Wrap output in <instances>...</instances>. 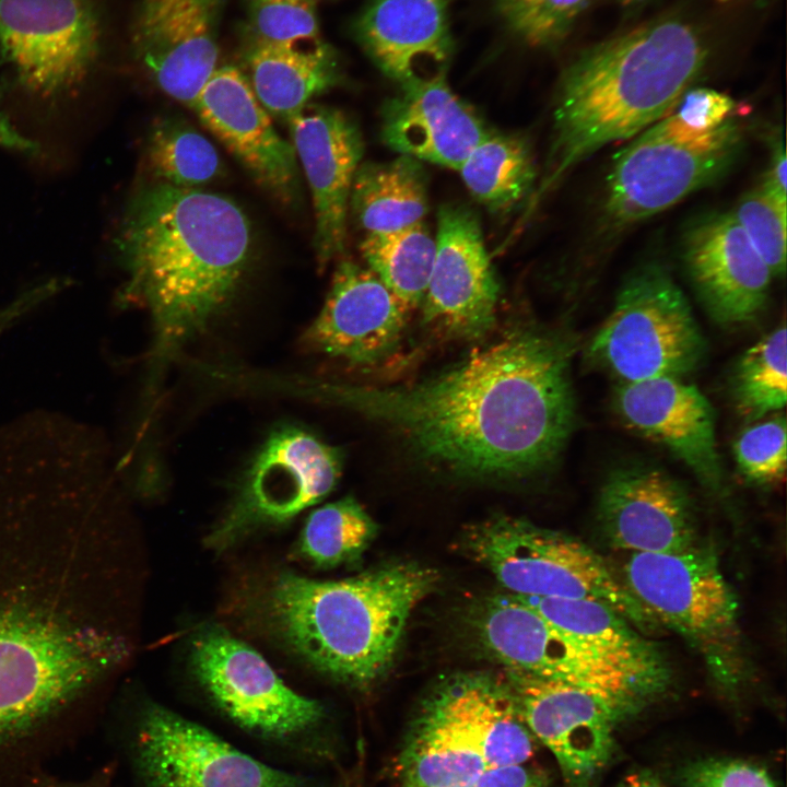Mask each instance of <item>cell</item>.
<instances>
[{
    "label": "cell",
    "mask_w": 787,
    "mask_h": 787,
    "mask_svg": "<svg viewBox=\"0 0 787 787\" xmlns=\"http://www.w3.org/2000/svg\"><path fill=\"white\" fill-rule=\"evenodd\" d=\"M575 350L567 333L529 325L412 385L282 376L278 390L374 420L455 474L524 478L554 463L575 427Z\"/></svg>",
    "instance_id": "6da1fadb"
},
{
    "label": "cell",
    "mask_w": 787,
    "mask_h": 787,
    "mask_svg": "<svg viewBox=\"0 0 787 787\" xmlns=\"http://www.w3.org/2000/svg\"><path fill=\"white\" fill-rule=\"evenodd\" d=\"M115 244L121 298L151 315L153 393L181 348L235 297L251 261V225L224 195L154 181L130 200Z\"/></svg>",
    "instance_id": "7a4b0ae2"
},
{
    "label": "cell",
    "mask_w": 787,
    "mask_h": 787,
    "mask_svg": "<svg viewBox=\"0 0 787 787\" xmlns=\"http://www.w3.org/2000/svg\"><path fill=\"white\" fill-rule=\"evenodd\" d=\"M707 55L698 31L676 17L649 22L580 52L561 77L551 144L521 223L582 161L669 114Z\"/></svg>",
    "instance_id": "3957f363"
},
{
    "label": "cell",
    "mask_w": 787,
    "mask_h": 787,
    "mask_svg": "<svg viewBox=\"0 0 787 787\" xmlns=\"http://www.w3.org/2000/svg\"><path fill=\"white\" fill-rule=\"evenodd\" d=\"M437 572L411 562L381 565L339 580L282 572L260 600L271 634L322 674L362 689L390 667L416 606Z\"/></svg>",
    "instance_id": "277c9868"
},
{
    "label": "cell",
    "mask_w": 787,
    "mask_h": 787,
    "mask_svg": "<svg viewBox=\"0 0 787 787\" xmlns=\"http://www.w3.org/2000/svg\"><path fill=\"white\" fill-rule=\"evenodd\" d=\"M462 543L510 595L595 600L637 629L657 623L603 559L571 536L525 519L495 516L473 525Z\"/></svg>",
    "instance_id": "5b68a950"
},
{
    "label": "cell",
    "mask_w": 787,
    "mask_h": 787,
    "mask_svg": "<svg viewBox=\"0 0 787 787\" xmlns=\"http://www.w3.org/2000/svg\"><path fill=\"white\" fill-rule=\"evenodd\" d=\"M742 131L735 117L700 131L669 113L633 137L607 176L603 212L610 225L639 223L717 180L738 156Z\"/></svg>",
    "instance_id": "8992f818"
},
{
    "label": "cell",
    "mask_w": 787,
    "mask_h": 787,
    "mask_svg": "<svg viewBox=\"0 0 787 787\" xmlns=\"http://www.w3.org/2000/svg\"><path fill=\"white\" fill-rule=\"evenodd\" d=\"M624 576L634 598L696 648L719 683L739 684V603L713 552L695 544L674 553H632Z\"/></svg>",
    "instance_id": "52a82bcc"
},
{
    "label": "cell",
    "mask_w": 787,
    "mask_h": 787,
    "mask_svg": "<svg viewBox=\"0 0 787 787\" xmlns=\"http://www.w3.org/2000/svg\"><path fill=\"white\" fill-rule=\"evenodd\" d=\"M705 338L669 271L647 263L632 271L591 338L590 361L619 383L680 377L700 367Z\"/></svg>",
    "instance_id": "ba28073f"
},
{
    "label": "cell",
    "mask_w": 787,
    "mask_h": 787,
    "mask_svg": "<svg viewBox=\"0 0 787 787\" xmlns=\"http://www.w3.org/2000/svg\"><path fill=\"white\" fill-rule=\"evenodd\" d=\"M0 615V741L27 730L124 655L121 641Z\"/></svg>",
    "instance_id": "9c48e42d"
},
{
    "label": "cell",
    "mask_w": 787,
    "mask_h": 787,
    "mask_svg": "<svg viewBox=\"0 0 787 787\" xmlns=\"http://www.w3.org/2000/svg\"><path fill=\"white\" fill-rule=\"evenodd\" d=\"M341 454L297 426L274 430L247 467L227 512L207 544L224 551L249 533L287 522L337 484Z\"/></svg>",
    "instance_id": "30bf717a"
},
{
    "label": "cell",
    "mask_w": 787,
    "mask_h": 787,
    "mask_svg": "<svg viewBox=\"0 0 787 787\" xmlns=\"http://www.w3.org/2000/svg\"><path fill=\"white\" fill-rule=\"evenodd\" d=\"M475 629L484 649L506 670L585 688L607 701L623 719L655 698L518 596L488 598L477 614Z\"/></svg>",
    "instance_id": "8fae6325"
},
{
    "label": "cell",
    "mask_w": 787,
    "mask_h": 787,
    "mask_svg": "<svg viewBox=\"0 0 787 787\" xmlns=\"http://www.w3.org/2000/svg\"><path fill=\"white\" fill-rule=\"evenodd\" d=\"M103 44V16L93 0H0V68L35 94L77 89Z\"/></svg>",
    "instance_id": "7c38bea8"
},
{
    "label": "cell",
    "mask_w": 787,
    "mask_h": 787,
    "mask_svg": "<svg viewBox=\"0 0 787 787\" xmlns=\"http://www.w3.org/2000/svg\"><path fill=\"white\" fill-rule=\"evenodd\" d=\"M191 665L214 704L244 729L287 738L324 718L318 701L287 686L258 651L222 627L209 626L195 636Z\"/></svg>",
    "instance_id": "4fadbf2b"
},
{
    "label": "cell",
    "mask_w": 787,
    "mask_h": 787,
    "mask_svg": "<svg viewBox=\"0 0 787 787\" xmlns=\"http://www.w3.org/2000/svg\"><path fill=\"white\" fill-rule=\"evenodd\" d=\"M136 752L148 787H309L160 705L144 712Z\"/></svg>",
    "instance_id": "5bb4252c"
},
{
    "label": "cell",
    "mask_w": 787,
    "mask_h": 787,
    "mask_svg": "<svg viewBox=\"0 0 787 787\" xmlns=\"http://www.w3.org/2000/svg\"><path fill=\"white\" fill-rule=\"evenodd\" d=\"M505 673L525 725L554 755L565 786L596 787L613 754L621 715L585 688L519 671Z\"/></svg>",
    "instance_id": "9a60e30c"
},
{
    "label": "cell",
    "mask_w": 787,
    "mask_h": 787,
    "mask_svg": "<svg viewBox=\"0 0 787 787\" xmlns=\"http://www.w3.org/2000/svg\"><path fill=\"white\" fill-rule=\"evenodd\" d=\"M435 244L424 322L455 338L483 337L495 321L500 285L478 214L461 203L443 204Z\"/></svg>",
    "instance_id": "2e32d148"
},
{
    "label": "cell",
    "mask_w": 787,
    "mask_h": 787,
    "mask_svg": "<svg viewBox=\"0 0 787 787\" xmlns=\"http://www.w3.org/2000/svg\"><path fill=\"white\" fill-rule=\"evenodd\" d=\"M226 0H138L131 46L149 79L193 109L218 68L219 31Z\"/></svg>",
    "instance_id": "e0dca14e"
},
{
    "label": "cell",
    "mask_w": 787,
    "mask_h": 787,
    "mask_svg": "<svg viewBox=\"0 0 787 787\" xmlns=\"http://www.w3.org/2000/svg\"><path fill=\"white\" fill-rule=\"evenodd\" d=\"M597 518L608 542L631 553H674L696 544L688 490L654 463L629 462L611 470L599 490Z\"/></svg>",
    "instance_id": "ac0fdd59"
},
{
    "label": "cell",
    "mask_w": 787,
    "mask_h": 787,
    "mask_svg": "<svg viewBox=\"0 0 787 787\" xmlns=\"http://www.w3.org/2000/svg\"><path fill=\"white\" fill-rule=\"evenodd\" d=\"M287 126L312 195L315 256L325 269L345 250L351 187L364 153L362 132L341 109L313 103Z\"/></svg>",
    "instance_id": "d6986e66"
},
{
    "label": "cell",
    "mask_w": 787,
    "mask_h": 787,
    "mask_svg": "<svg viewBox=\"0 0 787 787\" xmlns=\"http://www.w3.org/2000/svg\"><path fill=\"white\" fill-rule=\"evenodd\" d=\"M192 110L273 199L286 207L298 202L301 181L295 150L277 132L240 70L233 66L216 68Z\"/></svg>",
    "instance_id": "ffe728a7"
},
{
    "label": "cell",
    "mask_w": 787,
    "mask_h": 787,
    "mask_svg": "<svg viewBox=\"0 0 787 787\" xmlns=\"http://www.w3.org/2000/svg\"><path fill=\"white\" fill-rule=\"evenodd\" d=\"M681 256L693 291L717 324L742 325L761 315L774 277L731 212L694 222Z\"/></svg>",
    "instance_id": "44dd1931"
},
{
    "label": "cell",
    "mask_w": 787,
    "mask_h": 787,
    "mask_svg": "<svg viewBox=\"0 0 787 787\" xmlns=\"http://www.w3.org/2000/svg\"><path fill=\"white\" fill-rule=\"evenodd\" d=\"M410 309L372 270L343 259L306 343L349 364L374 365L399 344Z\"/></svg>",
    "instance_id": "7402d4cb"
},
{
    "label": "cell",
    "mask_w": 787,
    "mask_h": 787,
    "mask_svg": "<svg viewBox=\"0 0 787 787\" xmlns=\"http://www.w3.org/2000/svg\"><path fill=\"white\" fill-rule=\"evenodd\" d=\"M612 402L627 427L668 449L707 488H720L715 412L696 386L680 377L619 383Z\"/></svg>",
    "instance_id": "603a6c76"
},
{
    "label": "cell",
    "mask_w": 787,
    "mask_h": 787,
    "mask_svg": "<svg viewBox=\"0 0 787 787\" xmlns=\"http://www.w3.org/2000/svg\"><path fill=\"white\" fill-rule=\"evenodd\" d=\"M480 116L447 84L444 69L400 84L381 109L386 145L421 162L458 171L490 133Z\"/></svg>",
    "instance_id": "cb8c5ba5"
},
{
    "label": "cell",
    "mask_w": 787,
    "mask_h": 787,
    "mask_svg": "<svg viewBox=\"0 0 787 787\" xmlns=\"http://www.w3.org/2000/svg\"><path fill=\"white\" fill-rule=\"evenodd\" d=\"M449 0H371L352 25L374 63L399 84L419 75V60H449Z\"/></svg>",
    "instance_id": "d4e9b609"
},
{
    "label": "cell",
    "mask_w": 787,
    "mask_h": 787,
    "mask_svg": "<svg viewBox=\"0 0 787 787\" xmlns=\"http://www.w3.org/2000/svg\"><path fill=\"white\" fill-rule=\"evenodd\" d=\"M583 648L613 666L653 697L665 691L669 667L659 649L609 606L586 599L520 597Z\"/></svg>",
    "instance_id": "484cf974"
},
{
    "label": "cell",
    "mask_w": 787,
    "mask_h": 787,
    "mask_svg": "<svg viewBox=\"0 0 787 787\" xmlns=\"http://www.w3.org/2000/svg\"><path fill=\"white\" fill-rule=\"evenodd\" d=\"M434 689L488 767L524 764L532 756L535 738L505 678L461 672L447 677Z\"/></svg>",
    "instance_id": "4316f807"
},
{
    "label": "cell",
    "mask_w": 787,
    "mask_h": 787,
    "mask_svg": "<svg viewBox=\"0 0 787 787\" xmlns=\"http://www.w3.org/2000/svg\"><path fill=\"white\" fill-rule=\"evenodd\" d=\"M242 59L259 103L286 124L343 79L337 51L324 40L293 47L244 42Z\"/></svg>",
    "instance_id": "83f0119b"
},
{
    "label": "cell",
    "mask_w": 787,
    "mask_h": 787,
    "mask_svg": "<svg viewBox=\"0 0 787 787\" xmlns=\"http://www.w3.org/2000/svg\"><path fill=\"white\" fill-rule=\"evenodd\" d=\"M486 767L473 741L433 689L402 749L400 787H465Z\"/></svg>",
    "instance_id": "f1b7e54d"
},
{
    "label": "cell",
    "mask_w": 787,
    "mask_h": 787,
    "mask_svg": "<svg viewBox=\"0 0 787 787\" xmlns=\"http://www.w3.org/2000/svg\"><path fill=\"white\" fill-rule=\"evenodd\" d=\"M350 210L365 234L423 221L428 210V177L422 162L399 154L388 162L361 163L351 187Z\"/></svg>",
    "instance_id": "f546056e"
},
{
    "label": "cell",
    "mask_w": 787,
    "mask_h": 787,
    "mask_svg": "<svg viewBox=\"0 0 787 787\" xmlns=\"http://www.w3.org/2000/svg\"><path fill=\"white\" fill-rule=\"evenodd\" d=\"M458 172L471 196L494 213H507L528 201L538 177L528 142L494 131L473 149Z\"/></svg>",
    "instance_id": "4dcf8cb0"
},
{
    "label": "cell",
    "mask_w": 787,
    "mask_h": 787,
    "mask_svg": "<svg viewBox=\"0 0 787 787\" xmlns=\"http://www.w3.org/2000/svg\"><path fill=\"white\" fill-rule=\"evenodd\" d=\"M360 249L368 269L410 308L422 304L428 285L435 238L423 221L365 234Z\"/></svg>",
    "instance_id": "1f68e13d"
},
{
    "label": "cell",
    "mask_w": 787,
    "mask_h": 787,
    "mask_svg": "<svg viewBox=\"0 0 787 787\" xmlns=\"http://www.w3.org/2000/svg\"><path fill=\"white\" fill-rule=\"evenodd\" d=\"M148 166L155 181L200 188L222 175L214 145L193 126L175 116L158 118L146 143Z\"/></svg>",
    "instance_id": "d6a6232c"
},
{
    "label": "cell",
    "mask_w": 787,
    "mask_h": 787,
    "mask_svg": "<svg viewBox=\"0 0 787 787\" xmlns=\"http://www.w3.org/2000/svg\"><path fill=\"white\" fill-rule=\"evenodd\" d=\"M377 533V525L351 496L314 509L301 531L297 554L320 568L361 559Z\"/></svg>",
    "instance_id": "836d02e7"
},
{
    "label": "cell",
    "mask_w": 787,
    "mask_h": 787,
    "mask_svg": "<svg viewBox=\"0 0 787 787\" xmlns=\"http://www.w3.org/2000/svg\"><path fill=\"white\" fill-rule=\"evenodd\" d=\"M787 331L783 321L750 346L736 362L730 393L738 413L757 421L787 402Z\"/></svg>",
    "instance_id": "e575fe53"
},
{
    "label": "cell",
    "mask_w": 787,
    "mask_h": 787,
    "mask_svg": "<svg viewBox=\"0 0 787 787\" xmlns=\"http://www.w3.org/2000/svg\"><path fill=\"white\" fill-rule=\"evenodd\" d=\"M316 0H246L244 42L273 46L320 43Z\"/></svg>",
    "instance_id": "d590c367"
},
{
    "label": "cell",
    "mask_w": 787,
    "mask_h": 787,
    "mask_svg": "<svg viewBox=\"0 0 787 787\" xmlns=\"http://www.w3.org/2000/svg\"><path fill=\"white\" fill-rule=\"evenodd\" d=\"M589 0H495L508 31L532 47L563 40Z\"/></svg>",
    "instance_id": "8d00e7d4"
},
{
    "label": "cell",
    "mask_w": 787,
    "mask_h": 787,
    "mask_svg": "<svg viewBox=\"0 0 787 787\" xmlns=\"http://www.w3.org/2000/svg\"><path fill=\"white\" fill-rule=\"evenodd\" d=\"M733 456L744 479L759 485L780 482L786 472V419L775 414L754 421L733 443Z\"/></svg>",
    "instance_id": "74e56055"
},
{
    "label": "cell",
    "mask_w": 787,
    "mask_h": 787,
    "mask_svg": "<svg viewBox=\"0 0 787 787\" xmlns=\"http://www.w3.org/2000/svg\"><path fill=\"white\" fill-rule=\"evenodd\" d=\"M774 278L786 270L787 205L779 204L761 187L747 192L731 212Z\"/></svg>",
    "instance_id": "f35d334b"
},
{
    "label": "cell",
    "mask_w": 787,
    "mask_h": 787,
    "mask_svg": "<svg viewBox=\"0 0 787 787\" xmlns=\"http://www.w3.org/2000/svg\"><path fill=\"white\" fill-rule=\"evenodd\" d=\"M685 787H777L762 767L735 759H707L688 765L682 772Z\"/></svg>",
    "instance_id": "ab89813d"
},
{
    "label": "cell",
    "mask_w": 787,
    "mask_h": 787,
    "mask_svg": "<svg viewBox=\"0 0 787 787\" xmlns=\"http://www.w3.org/2000/svg\"><path fill=\"white\" fill-rule=\"evenodd\" d=\"M735 101L713 89L688 90L674 106L672 114L688 127L709 131L733 117Z\"/></svg>",
    "instance_id": "60d3db41"
},
{
    "label": "cell",
    "mask_w": 787,
    "mask_h": 787,
    "mask_svg": "<svg viewBox=\"0 0 787 787\" xmlns=\"http://www.w3.org/2000/svg\"><path fill=\"white\" fill-rule=\"evenodd\" d=\"M465 787H547V778L524 763L486 767Z\"/></svg>",
    "instance_id": "b9f144b4"
},
{
    "label": "cell",
    "mask_w": 787,
    "mask_h": 787,
    "mask_svg": "<svg viewBox=\"0 0 787 787\" xmlns=\"http://www.w3.org/2000/svg\"><path fill=\"white\" fill-rule=\"evenodd\" d=\"M760 187L776 202L787 205V164L783 140L773 145L770 167Z\"/></svg>",
    "instance_id": "7bdbcfd3"
},
{
    "label": "cell",
    "mask_w": 787,
    "mask_h": 787,
    "mask_svg": "<svg viewBox=\"0 0 787 787\" xmlns=\"http://www.w3.org/2000/svg\"><path fill=\"white\" fill-rule=\"evenodd\" d=\"M3 86L0 85V148L23 154L35 155L39 151L38 144L26 137L14 125L2 105Z\"/></svg>",
    "instance_id": "ee69618b"
},
{
    "label": "cell",
    "mask_w": 787,
    "mask_h": 787,
    "mask_svg": "<svg viewBox=\"0 0 787 787\" xmlns=\"http://www.w3.org/2000/svg\"><path fill=\"white\" fill-rule=\"evenodd\" d=\"M616 787H667L649 772H634L627 775Z\"/></svg>",
    "instance_id": "f6af8a7d"
},
{
    "label": "cell",
    "mask_w": 787,
    "mask_h": 787,
    "mask_svg": "<svg viewBox=\"0 0 787 787\" xmlns=\"http://www.w3.org/2000/svg\"><path fill=\"white\" fill-rule=\"evenodd\" d=\"M42 787H59V786L46 785V786H42Z\"/></svg>",
    "instance_id": "bcb514c9"
},
{
    "label": "cell",
    "mask_w": 787,
    "mask_h": 787,
    "mask_svg": "<svg viewBox=\"0 0 787 787\" xmlns=\"http://www.w3.org/2000/svg\"><path fill=\"white\" fill-rule=\"evenodd\" d=\"M622 1H625V2H633V1H638V0H622Z\"/></svg>",
    "instance_id": "7dc6e473"
},
{
    "label": "cell",
    "mask_w": 787,
    "mask_h": 787,
    "mask_svg": "<svg viewBox=\"0 0 787 787\" xmlns=\"http://www.w3.org/2000/svg\"><path fill=\"white\" fill-rule=\"evenodd\" d=\"M317 1V0H316Z\"/></svg>",
    "instance_id": "c3c4849f"
}]
</instances>
